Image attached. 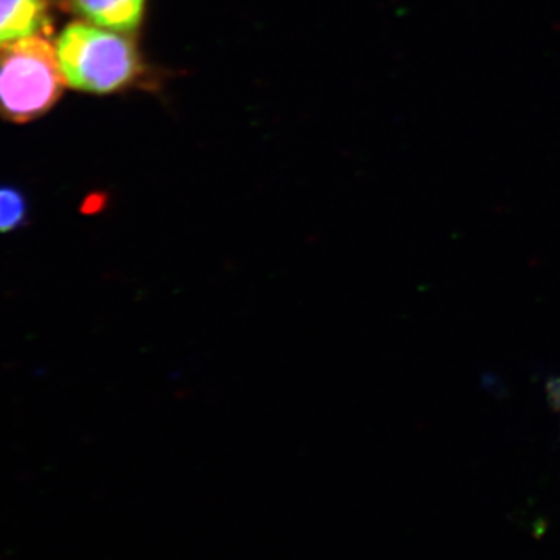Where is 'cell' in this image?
Returning a JSON list of instances; mask_svg holds the SVG:
<instances>
[{
  "mask_svg": "<svg viewBox=\"0 0 560 560\" xmlns=\"http://www.w3.org/2000/svg\"><path fill=\"white\" fill-rule=\"evenodd\" d=\"M55 49L66 84L73 90L109 94L128 86L139 73L135 43L90 22L69 24Z\"/></svg>",
  "mask_w": 560,
  "mask_h": 560,
  "instance_id": "cell-1",
  "label": "cell"
},
{
  "mask_svg": "<svg viewBox=\"0 0 560 560\" xmlns=\"http://www.w3.org/2000/svg\"><path fill=\"white\" fill-rule=\"evenodd\" d=\"M66 81L57 49L33 36L0 49V117L27 124L60 101Z\"/></svg>",
  "mask_w": 560,
  "mask_h": 560,
  "instance_id": "cell-2",
  "label": "cell"
},
{
  "mask_svg": "<svg viewBox=\"0 0 560 560\" xmlns=\"http://www.w3.org/2000/svg\"><path fill=\"white\" fill-rule=\"evenodd\" d=\"M51 21L46 0H0V49L33 36H46Z\"/></svg>",
  "mask_w": 560,
  "mask_h": 560,
  "instance_id": "cell-3",
  "label": "cell"
},
{
  "mask_svg": "<svg viewBox=\"0 0 560 560\" xmlns=\"http://www.w3.org/2000/svg\"><path fill=\"white\" fill-rule=\"evenodd\" d=\"M147 0H69L84 21L117 33L135 32L142 22Z\"/></svg>",
  "mask_w": 560,
  "mask_h": 560,
  "instance_id": "cell-4",
  "label": "cell"
},
{
  "mask_svg": "<svg viewBox=\"0 0 560 560\" xmlns=\"http://www.w3.org/2000/svg\"><path fill=\"white\" fill-rule=\"evenodd\" d=\"M28 223V201L14 186H0V234H11Z\"/></svg>",
  "mask_w": 560,
  "mask_h": 560,
  "instance_id": "cell-5",
  "label": "cell"
},
{
  "mask_svg": "<svg viewBox=\"0 0 560 560\" xmlns=\"http://www.w3.org/2000/svg\"><path fill=\"white\" fill-rule=\"evenodd\" d=\"M548 390V399H550V404L552 408L559 410L560 408V378H552L550 383L547 385Z\"/></svg>",
  "mask_w": 560,
  "mask_h": 560,
  "instance_id": "cell-6",
  "label": "cell"
}]
</instances>
